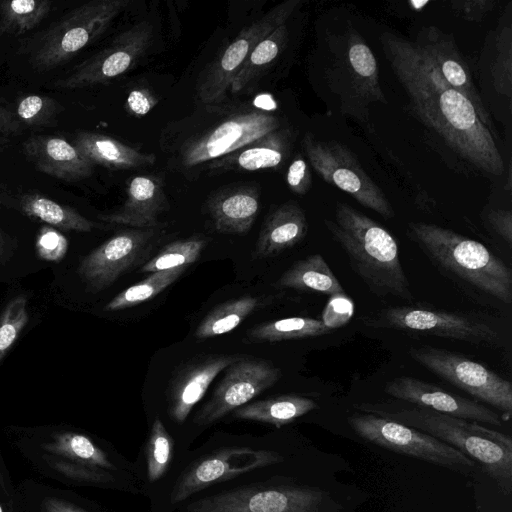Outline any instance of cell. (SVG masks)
I'll use <instances>...</instances> for the list:
<instances>
[{
	"instance_id": "obj_13",
	"label": "cell",
	"mask_w": 512,
	"mask_h": 512,
	"mask_svg": "<svg viewBox=\"0 0 512 512\" xmlns=\"http://www.w3.org/2000/svg\"><path fill=\"white\" fill-rule=\"evenodd\" d=\"M161 232L154 227L127 229L115 234L81 260L80 278L94 293L111 286L148 257Z\"/></svg>"
},
{
	"instance_id": "obj_22",
	"label": "cell",
	"mask_w": 512,
	"mask_h": 512,
	"mask_svg": "<svg viewBox=\"0 0 512 512\" xmlns=\"http://www.w3.org/2000/svg\"><path fill=\"white\" fill-rule=\"evenodd\" d=\"M166 208L167 199L161 179L153 175H137L127 182L123 205L99 218L133 228H154L158 226L159 215Z\"/></svg>"
},
{
	"instance_id": "obj_33",
	"label": "cell",
	"mask_w": 512,
	"mask_h": 512,
	"mask_svg": "<svg viewBox=\"0 0 512 512\" xmlns=\"http://www.w3.org/2000/svg\"><path fill=\"white\" fill-rule=\"evenodd\" d=\"M17 209L29 218L65 231L89 232L96 224L70 206L39 193H24L17 198Z\"/></svg>"
},
{
	"instance_id": "obj_23",
	"label": "cell",
	"mask_w": 512,
	"mask_h": 512,
	"mask_svg": "<svg viewBox=\"0 0 512 512\" xmlns=\"http://www.w3.org/2000/svg\"><path fill=\"white\" fill-rule=\"evenodd\" d=\"M24 154L43 173L68 182L89 177L94 165L66 140L34 135L23 145Z\"/></svg>"
},
{
	"instance_id": "obj_4",
	"label": "cell",
	"mask_w": 512,
	"mask_h": 512,
	"mask_svg": "<svg viewBox=\"0 0 512 512\" xmlns=\"http://www.w3.org/2000/svg\"><path fill=\"white\" fill-rule=\"evenodd\" d=\"M324 224L373 293L412 299L397 242L384 227L342 202L336 205L334 219H325Z\"/></svg>"
},
{
	"instance_id": "obj_25",
	"label": "cell",
	"mask_w": 512,
	"mask_h": 512,
	"mask_svg": "<svg viewBox=\"0 0 512 512\" xmlns=\"http://www.w3.org/2000/svg\"><path fill=\"white\" fill-rule=\"evenodd\" d=\"M259 208V190L248 184L221 188L207 201V210L215 229L224 234L248 232L255 222Z\"/></svg>"
},
{
	"instance_id": "obj_40",
	"label": "cell",
	"mask_w": 512,
	"mask_h": 512,
	"mask_svg": "<svg viewBox=\"0 0 512 512\" xmlns=\"http://www.w3.org/2000/svg\"><path fill=\"white\" fill-rule=\"evenodd\" d=\"M173 454V440L159 418L152 424L146 447L147 477L159 480L167 471Z\"/></svg>"
},
{
	"instance_id": "obj_44",
	"label": "cell",
	"mask_w": 512,
	"mask_h": 512,
	"mask_svg": "<svg viewBox=\"0 0 512 512\" xmlns=\"http://www.w3.org/2000/svg\"><path fill=\"white\" fill-rule=\"evenodd\" d=\"M286 181L290 190L295 194L304 195L309 190L312 177L302 155L298 154L290 163L286 174Z\"/></svg>"
},
{
	"instance_id": "obj_16",
	"label": "cell",
	"mask_w": 512,
	"mask_h": 512,
	"mask_svg": "<svg viewBox=\"0 0 512 512\" xmlns=\"http://www.w3.org/2000/svg\"><path fill=\"white\" fill-rule=\"evenodd\" d=\"M280 376V369L271 362L244 356L226 368L212 397L195 415L194 423L198 426L215 423L273 386Z\"/></svg>"
},
{
	"instance_id": "obj_39",
	"label": "cell",
	"mask_w": 512,
	"mask_h": 512,
	"mask_svg": "<svg viewBox=\"0 0 512 512\" xmlns=\"http://www.w3.org/2000/svg\"><path fill=\"white\" fill-rule=\"evenodd\" d=\"M206 243L205 239L196 237L174 241L161 249L154 257L147 260L139 271L142 273H153L179 267H188L198 259Z\"/></svg>"
},
{
	"instance_id": "obj_34",
	"label": "cell",
	"mask_w": 512,
	"mask_h": 512,
	"mask_svg": "<svg viewBox=\"0 0 512 512\" xmlns=\"http://www.w3.org/2000/svg\"><path fill=\"white\" fill-rule=\"evenodd\" d=\"M287 22L277 27L261 40L247 57L236 76L230 90L238 93L265 71L280 56L288 41Z\"/></svg>"
},
{
	"instance_id": "obj_46",
	"label": "cell",
	"mask_w": 512,
	"mask_h": 512,
	"mask_svg": "<svg viewBox=\"0 0 512 512\" xmlns=\"http://www.w3.org/2000/svg\"><path fill=\"white\" fill-rule=\"evenodd\" d=\"M0 512H18L16 486L0 449Z\"/></svg>"
},
{
	"instance_id": "obj_3",
	"label": "cell",
	"mask_w": 512,
	"mask_h": 512,
	"mask_svg": "<svg viewBox=\"0 0 512 512\" xmlns=\"http://www.w3.org/2000/svg\"><path fill=\"white\" fill-rule=\"evenodd\" d=\"M12 446L38 474L66 486H107L117 465L93 438L68 428L15 429Z\"/></svg>"
},
{
	"instance_id": "obj_5",
	"label": "cell",
	"mask_w": 512,
	"mask_h": 512,
	"mask_svg": "<svg viewBox=\"0 0 512 512\" xmlns=\"http://www.w3.org/2000/svg\"><path fill=\"white\" fill-rule=\"evenodd\" d=\"M363 411L413 427L454 447L477 461L506 496L512 493V440L499 431L475 421L452 417L423 407L394 411L360 406Z\"/></svg>"
},
{
	"instance_id": "obj_21",
	"label": "cell",
	"mask_w": 512,
	"mask_h": 512,
	"mask_svg": "<svg viewBox=\"0 0 512 512\" xmlns=\"http://www.w3.org/2000/svg\"><path fill=\"white\" fill-rule=\"evenodd\" d=\"M244 356L211 354L194 358L175 374L168 389V412L177 423L185 421L216 376Z\"/></svg>"
},
{
	"instance_id": "obj_43",
	"label": "cell",
	"mask_w": 512,
	"mask_h": 512,
	"mask_svg": "<svg viewBox=\"0 0 512 512\" xmlns=\"http://www.w3.org/2000/svg\"><path fill=\"white\" fill-rule=\"evenodd\" d=\"M354 314V303L346 293L329 296L322 311V323L332 331L349 322Z\"/></svg>"
},
{
	"instance_id": "obj_31",
	"label": "cell",
	"mask_w": 512,
	"mask_h": 512,
	"mask_svg": "<svg viewBox=\"0 0 512 512\" xmlns=\"http://www.w3.org/2000/svg\"><path fill=\"white\" fill-rule=\"evenodd\" d=\"M277 285L326 295L345 293L344 288L321 254L296 261L279 278Z\"/></svg>"
},
{
	"instance_id": "obj_28",
	"label": "cell",
	"mask_w": 512,
	"mask_h": 512,
	"mask_svg": "<svg viewBox=\"0 0 512 512\" xmlns=\"http://www.w3.org/2000/svg\"><path fill=\"white\" fill-rule=\"evenodd\" d=\"M77 150L93 165L98 164L110 169L128 170L154 164V154L143 153L110 136L80 132L73 144Z\"/></svg>"
},
{
	"instance_id": "obj_49",
	"label": "cell",
	"mask_w": 512,
	"mask_h": 512,
	"mask_svg": "<svg viewBox=\"0 0 512 512\" xmlns=\"http://www.w3.org/2000/svg\"><path fill=\"white\" fill-rule=\"evenodd\" d=\"M15 248V239L7 234L0 225V264L6 263L11 258Z\"/></svg>"
},
{
	"instance_id": "obj_26",
	"label": "cell",
	"mask_w": 512,
	"mask_h": 512,
	"mask_svg": "<svg viewBox=\"0 0 512 512\" xmlns=\"http://www.w3.org/2000/svg\"><path fill=\"white\" fill-rule=\"evenodd\" d=\"M291 132L276 129L238 150L214 160L212 170L257 171L278 167L289 152Z\"/></svg>"
},
{
	"instance_id": "obj_2",
	"label": "cell",
	"mask_w": 512,
	"mask_h": 512,
	"mask_svg": "<svg viewBox=\"0 0 512 512\" xmlns=\"http://www.w3.org/2000/svg\"><path fill=\"white\" fill-rule=\"evenodd\" d=\"M318 34L320 96L330 112L370 127L371 107L387 104L375 55L347 15L325 14Z\"/></svg>"
},
{
	"instance_id": "obj_18",
	"label": "cell",
	"mask_w": 512,
	"mask_h": 512,
	"mask_svg": "<svg viewBox=\"0 0 512 512\" xmlns=\"http://www.w3.org/2000/svg\"><path fill=\"white\" fill-rule=\"evenodd\" d=\"M280 461L279 454L266 450L230 448L218 451L200 460L181 477L172 493V502H181L214 483Z\"/></svg>"
},
{
	"instance_id": "obj_20",
	"label": "cell",
	"mask_w": 512,
	"mask_h": 512,
	"mask_svg": "<svg viewBox=\"0 0 512 512\" xmlns=\"http://www.w3.org/2000/svg\"><path fill=\"white\" fill-rule=\"evenodd\" d=\"M397 399L452 417L501 426L500 416L486 406L413 377H398L385 385Z\"/></svg>"
},
{
	"instance_id": "obj_17",
	"label": "cell",
	"mask_w": 512,
	"mask_h": 512,
	"mask_svg": "<svg viewBox=\"0 0 512 512\" xmlns=\"http://www.w3.org/2000/svg\"><path fill=\"white\" fill-rule=\"evenodd\" d=\"M152 26L137 23L118 35L111 45L78 65L67 77L58 80L59 89H78L108 83L135 67L152 39Z\"/></svg>"
},
{
	"instance_id": "obj_12",
	"label": "cell",
	"mask_w": 512,
	"mask_h": 512,
	"mask_svg": "<svg viewBox=\"0 0 512 512\" xmlns=\"http://www.w3.org/2000/svg\"><path fill=\"white\" fill-rule=\"evenodd\" d=\"M300 4L299 0L281 2L242 29L200 77L197 85L198 98L209 105L221 102L254 47L277 27L286 23Z\"/></svg>"
},
{
	"instance_id": "obj_30",
	"label": "cell",
	"mask_w": 512,
	"mask_h": 512,
	"mask_svg": "<svg viewBox=\"0 0 512 512\" xmlns=\"http://www.w3.org/2000/svg\"><path fill=\"white\" fill-rule=\"evenodd\" d=\"M59 103L54 99L30 94L13 103L0 106V132L17 134L26 129L50 124L59 113Z\"/></svg>"
},
{
	"instance_id": "obj_50",
	"label": "cell",
	"mask_w": 512,
	"mask_h": 512,
	"mask_svg": "<svg viewBox=\"0 0 512 512\" xmlns=\"http://www.w3.org/2000/svg\"><path fill=\"white\" fill-rule=\"evenodd\" d=\"M0 106H1V104H0Z\"/></svg>"
},
{
	"instance_id": "obj_45",
	"label": "cell",
	"mask_w": 512,
	"mask_h": 512,
	"mask_svg": "<svg viewBox=\"0 0 512 512\" xmlns=\"http://www.w3.org/2000/svg\"><path fill=\"white\" fill-rule=\"evenodd\" d=\"M496 3L494 0H455L451 6L465 20L480 22L494 9Z\"/></svg>"
},
{
	"instance_id": "obj_19",
	"label": "cell",
	"mask_w": 512,
	"mask_h": 512,
	"mask_svg": "<svg viewBox=\"0 0 512 512\" xmlns=\"http://www.w3.org/2000/svg\"><path fill=\"white\" fill-rule=\"evenodd\" d=\"M414 42L447 83L472 102L482 122L497 134L485 103L475 86L472 73L462 58L454 38L437 27L428 26L418 33Z\"/></svg>"
},
{
	"instance_id": "obj_38",
	"label": "cell",
	"mask_w": 512,
	"mask_h": 512,
	"mask_svg": "<svg viewBox=\"0 0 512 512\" xmlns=\"http://www.w3.org/2000/svg\"><path fill=\"white\" fill-rule=\"evenodd\" d=\"M186 268L179 267L151 273L142 281L128 287L112 298L106 304L104 310H123L153 299L174 283Z\"/></svg>"
},
{
	"instance_id": "obj_15",
	"label": "cell",
	"mask_w": 512,
	"mask_h": 512,
	"mask_svg": "<svg viewBox=\"0 0 512 512\" xmlns=\"http://www.w3.org/2000/svg\"><path fill=\"white\" fill-rule=\"evenodd\" d=\"M279 128V119L266 111L233 114L186 141L180 149L181 163L191 168L214 161Z\"/></svg>"
},
{
	"instance_id": "obj_9",
	"label": "cell",
	"mask_w": 512,
	"mask_h": 512,
	"mask_svg": "<svg viewBox=\"0 0 512 512\" xmlns=\"http://www.w3.org/2000/svg\"><path fill=\"white\" fill-rule=\"evenodd\" d=\"M374 328L411 331L476 345H497L499 331L490 323L471 315L412 306H391L365 319Z\"/></svg>"
},
{
	"instance_id": "obj_48",
	"label": "cell",
	"mask_w": 512,
	"mask_h": 512,
	"mask_svg": "<svg viewBox=\"0 0 512 512\" xmlns=\"http://www.w3.org/2000/svg\"><path fill=\"white\" fill-rule=\"evenodd\" d=\"M156 104V99L145 89L133 90L127 98V108L135 115L147 114Z\"/></svg>"
},
{
	"instance_id": "obj_24",
	"label": "cell",
	"mask_w": 512,
	"mask_h": 512,
	"mask_svg": "<svg viewBox=\"0 0 512 512\" xmlns=\"http://www.w3.org/2000/svg\"><path fill=\"white\" fill-rule=\"evenodd\" d=\"M481 81L486 95L497 97L511 109L512 98V24L504 16L499 26L489 32L480 60ZM503 104V105H504Z\"/></svg>"
},
{
	"instance_id": "obj_1",
	"label": "cell",
	"mask_w": 512,
	"mask_h": 512,
	"mask_svg": "<svg viewBox=\"0 0 512 512\" xmlns=\"http://www.w3.org/2000/svg\"><path fill=\"white\" fill-rule=\"evenodd\" d=\"M383 51L417 117L471 166L491 176L505 169L498 135L481 120L472 102L442 77L414 41L390 32Z\"/></svg>"
},
{
	"instance_id": "obj_42",
	"label": "cell",
	"mask_w": 512,
	"mask_h": 512,
	"mask_svg": "<svg viewBox=\"0 0 512 512\" xmlns=\"http://www.w3.org/2000/svg\"><path fill=\"white\" fill-rule=\"evenodd\" d=\"M68 241L51 226H42L36 238L38 256L48 262H60L66 255Z\"/></svg>"
},
{
	"instance_id": "obj_29",
	"label": "cell",
	"mask_w": 512,
	"mask_h": 512,
	"mask_svg": "<svg viewBox=\"0 0 512 512\" xmlns=\"http://www.w3.org/2000/svg\"><path fill=\"white\" fill-rule=\"evenodd\" d=\"M18 512H92L75 492L33 479L16 486Z\"/></svg>"
},
{
	"instance_id": "obj_27",
	"label": "cell",
	"mask_w": 512,
	"mask_h": 512,
	"mask_svg": "<svg viewBox=\"0 0 512 512\" xmlns=\"http://www.w3.org/2000/svg\"><path fill=\"white\" fill-rule=\"evenodd\" d=\"M308 231L303 209L287 202L274 209L266 218L259 233L255 253L258 257H272L302 241Z\"/></svg>"
},
{
	"instance_id": "obj_14",
	"label": "cell",
	"mask_w": 512,
	"mask_h": 512,
	"mask_svg": "<svg viewBox=\"0 0 512 512\" xmlns=\"http://www.w3.org/2000/svg\"><path fill=\"white\" fill-rule=\"evenodd\" d=\"M326 494L306 486L250 487L193 502L189 512H321Z\"/></svg>"
},
{
	"instance_id": "obj_11",
	"label": "cell",
	"mask_w": 512,
	"mask_h": 512,
	"mask_svg": "<svg viewBox=\"0 0 512 512\" xmlns=\"http://www.w3.org/2000/svg\"><path fill=\"white\" fill-rule=\"evenodd\" d=\"M410 357L435 375L506 414L512 412V385L463 355L429 345L412 347Z\"/></svg>"
},
{
	"instance_id": "obj_7",
	"label": "cell",
	"mask_w": 512,
	"mask_h": 512,
	"mask_svg": "<svg viewBox=\"0 0 512 512\" xmlns=\"http://www.w3.org/2000/svg\"><path fill=\"white\" fill-rule=\"evenodd\" d=\"M130 4L129 0H94L67 13L38 40L31 63L49 70L72 58L96 40Z\"/></svg>"
},
{
	"instance_id": "obj_32",
	"label": "cell",
	"mask_w": 512,
	"mask_h": 512,
	"mask_svg": "<svg viewBox=\"0 0 512 512\" xmlns=\"http://www.w3.org/2000/svg\"><path fill=\"white\" fill-rule=\"evenodd\" d=\"M318 407L307 397L287 394L247 403L234 411V417L272 424L276 427L293 422Z\"/></svg>"
},
{
	"instance_id": "obj_10",
	"label": "cell",
	"mask_w": 512,
	"mask_h": 512,
	"mask_svg": "<svg viewBox=\"0 0 512 512\" xmlns=\"http://www.w3.org/2000/svg\"><path fill=\"white\" fill-rule=\"evenodd\" d=\"M303 147L310 164L327 183L351 195L361 205L386 219L395 216L384 192L364 172L354 154L343 144L320 141L307 133Z\"/></svg>"
},
{
	"instance_id": "obj_47",
	"label": "cell",
	"mask_w": 512,
	"mask_h": 512,
	"mask_svg": "<svg viewBox=\"0 0 512 512\" xmlns=\"http://www.w3.org/2000/svg\"><path fill=\"white\" fill-rule=\"evenodd\" d=\"M493 230L508 244L512 243V213L510 210L493 209L487 215Z\"/></svg>"
},
{
	"instance_id": "obj_6",
	"label": "cell",
	"mask_w": 512,
	"mask_h": 512,
	"mask_svg": "<svg viewBox=\"0 0 512 512\" xmlns=\"http://www.w3.org/2000/svg\"><path fill=\"white\" fill-rule=\"evenodd\" d=\"M410 237L438 266L504 304L512 302V272L482 243L453 230L410 223Z\"/></svg>"
},
{
	"instance_id": "obj_35",
	"label": "cell",
	"mask_w": 512,
	"mask_h": 512,
	"mask_svg": "<svg viewBox=\"0 0 512 512\" xmlns=\"http://www.w3.org/2000/svg\"><path fill=\"white\" fill-rule=\"evenodd\" d=\"M321 320L291 317L262 323L247 332L246 342L263 343L321 336L331 333Z\"/></svg>"
},
{
	"instance_id": "obj_8",
	"label": "cell",
	"mask_w": 512,
	"mask_h": 512,
	"mask_svg": "<svg viewBox=\"0 0 512 512\" xmlns=\"http://www.w3.org/2000/svg\"><path fill=\"white\" fill-rule=\"evenodd\" d=\"M347 421L358 436L382 448L461 473L474 468L472 459L413 427L376 414H353Z\"/></svg>"
},
{
	"instance_id": "obj_37",
	"label": "cell",
	"mask_w": 512,
	"mask_h": 512,
	"mask_svg": "<svg viewBox=\"0 0 512 512\" xmlns=\"http://www.w3.org/2000/svg\"><path fill=\"white\" fill-rule=\"evenodd\" d=\"M48 0L0 1V35H20L37 25L49 14Z\"/></svg>"
},
{
	"instance_id": "obj_36",
	"label": "cell",
	"mask_w": 512,
	"mask_h": 512,
	"mask_svg": "<svg viewBox=\"0 0 512 512\" xmlns=\"http://www.w3.org/2000/svg\"><path fill=\"white\" fill-rule=\"evenodd\" d=\"M260 302L257 297L244 296L219 305L202 319L195 337L207 339L231 332L259 307Z\"/></svg>"
},
{
	"instance_id": "obj_41",
	"label": "cell",
	"mask_w": 512,
	"mask_h": 512,
	"mask_svg": "<svg viewBox=\"0 0 512 512\" xmlns=\"http://www.w3.org/2000/svg\"><path fill=\"white\" fill-rule=\"evenodd\" d=\"M28 319L25 296H17L9 301L0 315V361L17 340Z\"/></svg>"
}]
</instances>
